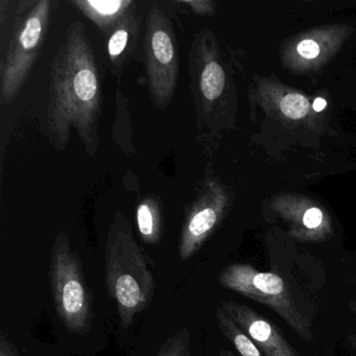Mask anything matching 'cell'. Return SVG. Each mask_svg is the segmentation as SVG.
<instances>
[{
	"mask_svg": "<svg viewBox=\"0 0 356 356\" xmlns=\"http://www.w3.org/2000/svg\"><path fill=\"white\" fill-rule=\"evenodd\" d=\"M137 227L145 243L159 245L162 238V210L158 200L149 197L139 204Z\"/></svg>",
	"mask_w": 356,
	"mask_h": 356,
	"instance_id": "11",
	"label": "cell"
},
{
	"mask_svg": "<svg viewBox=\"0 0 356 356\" xmlns=\"http://www.w3.org/2000/svg\"><path fill=\"white\" fill-rule=\"evenodd\" d=\"M281 111L285 116L291 120H300L307 114L309 110V103L307 99L301 95H287L283 97L280 104Z\"/></svg>",
	"mask_w": 356,
	"mask_h": 356,
	"instance_id": "15",
	"label": "cell"
},
{
	"mask_svg": "<svg viewBox=\"0 0 356 356\" xmlns=\"http://www.w3.org/2000/svg\"><path fill=\"white\" fill-rule=\"evenodd\" d=\"M185 3L191 6L199 14L208 13L211 9L210 3H208V1H185Z\"/></svg>",
	"mask_w": 356,
	"mask_h": 356,
	"instance_id": "18",
	"label": "cell"
},
{
	"mask_svg": "<svg viewBox=\"0 0 356 356\" xmlns=\"http://www.w3.org/2000/svg\"><path fill=\"white\" fill-rule=\"evenodd\" d=\"M140 33V17L136 5L108 33L107 53L114 74L122 70L132 60Z\"/></svg>",
	"mask_w": 356,
	"mask_h": 356,
	"instance_id": "9",
	"label": "cell"
},
{
	"mask_svg": "<svg viewBox=\"0 0 356 356\" xmlns=\"http://www.w3.org/2000/svg\"><path fill=\"white\" fill-rule=\"evenodd\" d=\"M102 104L95 49L82 22H72L56 51L49 74L45 129L54 147L65 149L74 130L87 153L95 156L99 145Z\"/></svg>",
	"mask_w": 356,
	"mask_h": 356,
	"instance_id": "1",
	"label": "cell"
},
{
	"mask_svg": "<svg viewBox=\"0 0 356 356\" xmlns=\"http://www.w3.org/2000/svg\"><path fill=\"white\" fill-rule=\"evenodd\" d=\"M74 5L108 34L136 3L132 0H76Z\"/></svg>",
	"mask_w": 356,
	"mask_h": 356,
	"instance_id": "10",
	"label": "cell"
},
{
	"mask_svg": "<svg viewBox=\"0 0 356 356\" xmlns=\"http://www.w3.org/2000/svg\"><path fill=\"white\" fill-rule=\"evenodd\" d=\"M327 102L324 99H316L314 103V111L321 112L326 108Z\"/></svg>",
	"mask_w": 356,
	"mask_h": 356,
	"instance_id": "19",
	"label": "cell"
},
{
	"mask_svg": "<svg viewBox=\"0 0 356 356\" xmlns=\"http://www.w3.org/2000/svg\"><path fill=\"white\" fill-rule=\"evenodd\" d=\"M191 337L187 329L172 335L160 350L157 356H191Z\"/></svg>",
	"mask_w": 356,
	"mask_h": 356,
	"instance_id": "14",
	"label": "cell"
},
{
	"mask_svg": "<svg viewBox=\"0 0 356 356\" xmlns=\"http://www.w3.org/2000/svg\"><path fill=\"white\" fill-rule=\"evenodd\" d=\"M298 54L305 59H316L320 55V47L314 40H304L298 45Z\"/></svg>",
	"mask_w": 356,
	"mask_h": 356,
	"instance_id": "16",
	"label": "cell"
},
{
	"mask_svg": "<svg viewBox=\"0 0 356 356\" xmlns=\"http://www.w3.org/2000/svg\"><path fill=\"white\" fill-rule=\"evenodd\" d=\"M218 356H235V354L233 352L229 351V350L222 349Z\"/></svg>",
	"mask_w": 356,
	"mask_h": 356,
	"instance_id": "22",
	"label": "cell"
},
{
	"mask_svg": "<svg viewBox=\"0 0 356 356\" xmlns=\"http://www.w3.org/2000/svg\"><path fill=\"white\" fill-rule=\"evenodd\" d=\"M225 83L226 76L224 68L216 60H209L204 63L200 72L199 85L206 101L213 102L220 97L224 91Z\"/></svg>",
	"mask_w": 356,
	"mask_h": 356,
	"instance_id": "13",
	"label": "cell"
},
{
	"mask_svg": "<svg viewBox=\"0 0 356 356\" xmlns=\"http://www.w3.org/2000/svg\"><path fill=\"white\" fill-rule=\"evenodd\" d=\"M17 350L14 347L13 343L10 341H7L5 337H1V343H0V356H17Z\"/></svg>",
	"mask_w": 356,
	"mask_h": 356,
	"instance_id": "17",
	"label": "cell"
},
{
	"mask_svg": "<svg viewBox=\"0 0 356 356\" xmlns=\"http://www.w3.org/2000/svg\"><path fill=\"white\" fill-rule=\"evenodd\" d=\"M49 275L62 324L72 333L88 332L93 321L92 297L85 280L82 262L78 254L72 252L65 233L56 237Z\"/></svg>",
	"mask_w": 356,
	"mask_h": 356,
	"instance_id": "4",
	"label": "cell"
},
{
	"mask_svg": "<svg viewBox=\"0 0 356 356\" xmlns=\"http://www.w3.org/2000/svg\"><path fill=\"white\" fill-rule=\"evenodd\" d=\"M143 44L152 101L157 108L166 107L178 85L179 54L174 29L158 3H152L147 12Z\"/></svg>",
	"mask_w": 356,
	"mask_h": 356,
	"instance_id": "6",
	"label": "cell"
},
{
	"mask_svg": "<svg viewBox=\"0 0 356 356\" xmlns=\"http://www.w3.org/2000/svg\"><path fill=\"white\" fill-rule=\"evenodd\" d=\"M349 309L351 310L352 314H353L354 316L356 318V300L350 302Z\"/></svg>",
	"mask_w": 356,
	"mask_h": 356,
	"instance_id": "21",
	"label": "cell"
},
{
	"mask_svg": "<svg viewBox=\"0 0 356 356\" xmlns=\"http://www.w3.org/2000/svg\"><path fill=\"white\" fill-rule=\"evenodd\" d=\"M348 341H349L351 347L356 351V334H350L348 337Z\"/></svg>",
	"mask_w": 356,
	"mask_h": 356,
	"instance_id": "20",
	"label": "cell"
},
{
	"mask_svg": "<svg viewBox=\"0 0 356 356\" xmlns=\"http://www.w3.org/2000/svg\"><path fill=\"white\" fill-rule=\"evenodd\" d=\"M218 279L222 286L274 310L304 341L314 339L307 318L300 312L289 286L278 275L261 272L251 264H233L222 270Z\"/></svg>",
	"mask_w": 356,
	"mask_h": 356,
	"instance_id": "5",
	"label": "cell"
},
{
	"mask_svg": "<svg viewBox=\"0 0 356 356\" xmlns=\"http://www.w3.org/2000/svg\"><path fill=\"white\" fill-rule=\"evenodd\" d=\"M222 211L220 200L202 195L187 211L181 229L179 253L182 261L193 257L216 229Z\"/></svg>",
	"mask_w": 356,
	"mask_h": 356,
	"instance_id": "8",
	"label": "cell"
},
{
	"mask_svg": "<svg viewBox=\"0 0 356 356\" xmlns=\"http://www.w3.org/2000/svg\"><path fill=\"white\" fill-rule=\"evenodd\" d=\"M266 356H300L280 331L261 314L245 304L229 300L220 304Z\"/></svg>",
	"mask_w": 356,
	"mask_h": 356,
	"instance_id": "7",
	"label": "cell"
},
{
	"mask_svg": "<svg viewBox=\"0 0 356 356\" xmlns=\"http://www.w3.org/2000/svg\"><path fill=\"white\" fill-rule=\"evenodd\" d=\"M49 0H22L12 15L0 59V99L9 105L19 95L42 49L51 20Z\"/></svg>",
	"mask_w": 356,
	"mask_h": 356,
	"instance_id": "3",
	"label": "cell"
},
{
	"mask_svg": "<svg viewBox=\"0 0 356 356\" xmlns=\"http://www.w3.org/2000/svg\"><path fill=\"white\" fill-rule=\"evenodd\" d=\"M106 284L114 299L124 328L147 307L155 293L149 259L133 236L128 218L116 214L108 234L105 254Z\"/></svg>",
	"mask_w": 356,
	"mask_h": 356,
	"instance_id": "2",
	"label": "cell"
},
{
	"mask_svg": "<svg viewBox=\"0 0 356 356\" xmlns=\"http://www.w3.org/2000/svg\"><path fill=\"white\" fill-rule=\"evenodd\" d=\"M218 325L222 334L233 343L241 356H266L241 327L225 312L222 306L216 310Z\"/></svg>",
	"mask_w": 356,
	"mask_h": 356,
	"instance_id": "12",
	"label": "cell"
}]
</instances>
